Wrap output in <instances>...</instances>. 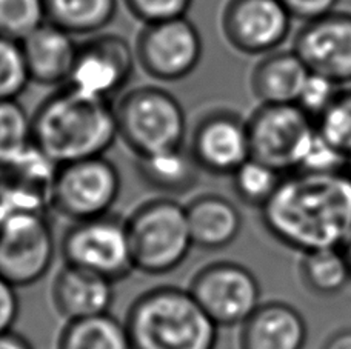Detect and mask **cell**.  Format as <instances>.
Here are the masks:
<instances>
[{"label": "cell", "instance_id": "cell-29", "mask_svg": "<svg viewBox=\"0 0 351 349\" xmlns=\"http://www.w3.org/2000/svg\"><path fill=\"white\" fill-rule=\"evenodd\" d=\"M29 83L21 42L0 36V101L19 99Z\"/></svg>", "mask_w": 351, "mask_h": 349}, {"label": "cell", "instance_id": "cell-5", "mask_svg": "<svg viewBox=\"0 0 351 349\" xmlns=\"http://www.w3.org/2000/svg\"><path fill=\"white\" fill-rule=\"evenodd\" d=\"M136 271L164 276L184 263L194 243L185 205L174 197H156L139 205L127 219Z\"/></svg>", "mask_w": 351, "mask_h": 349}, {"label": "cell", "instance_id": "cell-18", "mask_svg": "<svg viewBox=\"0 0 351 349\" xmlns=\"http://www.w3.org/2000/svg\"><path fill=\"white\" fill-rule=\"evenodd\" d=\"M306 335V322L296 308L267 302L241 325L239 349H304Z\"/></svg>", "mask_w": 351, "mask_h": 349}, {"label": "cell", "instance_id": "cell-34", "mask_svg": "<svg viewBox=\"0 0 351 349\" xmlns=\"http://www.w3.org/2000/svg\"><path fill=\"white\" fill-rule=\"evenodd\" d=\"M21 313L17 288L0 276V334L11 331Z\"/></svg>", "mask_w": 351, "mask_h": 349}, {"label": "cell", "instance_id": "cell-23", "mask_svg": "<svg viewBox=\"0 0 351 349\" xmlns=\"http://www.w3.org/2000/svg\"><path fill=\"white\" fill-rule=\"evenodd\" d=\"M58 349H133L130 335L117 317L108 314L68 320L58 339Z\"/></svg>", "mask_w": 351, "mask_h": 349}, {"label": "cell", "instance_id": "cell-36", "mask_svg": "<svg viewBox=\"0 0 351 349\" xmlns=\"http://www.w3.org/2000/svg\"><path fill=\"white\" fill-rule=\"evenodd\" d=\"M324 349H351V328L335 333L324 345Z\"/></svg>", "mask_w": 351, "mask_h": 349}, {"label": "cell", "instance_id": "cell-28", "mask_svg": "<svg viewBox=\"0 0 351 349\" xmlns=\"http://www.w3.org/2000/svg\"><path fill=\"white\" fill-rule=\"evenodd\" d=\"M316 127L325 140L351 159V90L339 91Z\"/></svg>", "mask_w": 351, "mask_h": 349}, {"label": "cell", "instance_id": "cell-10", "mask_svg": "<svg viewBox=\"0 0 351 349\" xmlns=\"http://www.w3.org/2000/svg\"><path fill=\"white\" fill-rule=\"evenodd\" d=\"M188 291L219 328L241 326L259 308V280L236 261H215L199 270Z\"/></svg>", "mask_w": 351, "mask_h": 349}, {"label": "cell", "instance_id": "cell-2", "mask_svg": "<svg viewBox=\"0 0 351 349\" xmlns=\"http://www.w3.org/2000/svg\"><path fill=\"white\" fill-rule=\"evenodd\" d=\"M31 117L34 145L58 165L105 155L119 140L114 102L68 85L43 99Z\"/></svg>", "mask_w": 351, "mask_h": 349}, {"label": "cell", "instance_id": "cell-33", "mask_svg": "<svg viewBox=\"0 0 351 349\" xmlns=\"http://www.w3.org/2000/svg\"><path fill=\"white\" fill-rule=\"evenodd\" d=\"M293 18L311 22L336 11L339 0H280Z\"/></svg>", "mask_w": 351, "mask_h": 349}, {"label": "cell", "instance_id": "cell-11", "mask_svg": "<svg viewBox=\"0 0 351 349\" xmlns=\"http://www.w3.org/2000/svg\"><path fill=\"white\" fill-rule=\"evenodd\" d=\"M54 257L56 239L47 213H21L0 225V276L17 289L45 277Z\"/></svg>", "mask_w": 351, "mask_h": 349}, {"label": "cell", "instance_id": "cell-1", "mask_svg": "<svg viewBox=\"0 0 351 349\" xmlns=\"http://www.w3.org/2000/svg\"><path fill=\"white\" fill-rule=\"evenodd\" d=\"M261 214L267 231L299 253L342 248L351 237V171L288 172Z\"/></svg>", "mask_w": 351, "mask_h": 349}, {"label": "cell", "instance_id": "cell-9", "mask_svg": "<svg viewBox=\"0 0 351 349\" xmlns=\"http://www.w3.org/2000/svg\"><path fill=\"white\" fill-rule=\"evenodd\" d=\"M137 65L159 82H180L196 71L204 55V40L190 18L145 23L134 43Z\"/></svg>", "mask_w": 351, "mask_h": 349}, {"label": "cell", "instance_id": "cell-21", "mask_svg": "<svg viewBox=\"0 0 351 349\" xmlns=\"http://www.w3.org/2000/svg\"><path fill=\"white\" fill-rule=\"evenodd\" d=\"M134 166L142 182L165 197L186 194L196 188L200 177V168L185 146L136 157Z\"/></svg>", "mask_w": 351, "mask_h": 349}, {"label": "cell", "instance_id": "cell-30", "mask_svg": "<svg viewBox=\"0 0 351 349\" xmlns=\"http://www.w3.org/2000/svg\"><path fill=\"white\" fill-rule=\"evenodd\" d=\"M351 168V159L336 149L319 134L310 143L308 149L300 159L296 168L298 172H311V174H331L348 171ZM294 172V171H293Z\"/></svg>", "mask_w": 351, "mask_h": 349}, {"label": "cell", "instance_id": "cell-17", "mask_svg": "<svg viewBox=\"0 0 351 349\" xmlns=\"http://www.w3.org/2000/svg\"><path fill=\"white\" fill-rule=\"evenodd\" d=\"M114 298V282L76 266L64 265L53 280V307L66 322L108 314Z\"/></svg>", "mask_w": 351, "mask_h": 349}, {"label": "cell", "instance_id": "cell-13", "mask_svg": "<svg viewBox=\"0 0 351 349\" xmlns=\"http://www.w3.org/2000/svg\"><path fill=\"white\" fill-rule=\"evenodd\" d=\"M293 17L280 0H228L221 16L225 40L247 55H265L287 40Z\"/></svg>", "mask_w": 351, "mask_h": 349}, {"label": "cell", "instance_id": "cell-7", "mask_svg": "<svg viewBox=\"0 0 351 349\" xmlns=\"http://www.w3.org/2000/svg\"><path fill=\"white\" fill-rule=\"evenodd\" d=\"M59 248L65 265L94 272L114 283L136 271L127 219L112 213L73 222L62 235Z\"/></svg>", "mask_w": 351, "mask_h": 349}, {"label": "cell", "instance_id": "cell-25", "mask_svg": "<svg viewBox=\"0 0 351 349\" xmlns=\"http://www.w3.org/2000/svg\"><path fill=\"white\" fill-rule=\"evenodd\" d=\"M33 145V117L19 99L0 101V171L21 160Z\"/></svg>", "mask_w": 351, "mask_h": 349}, {"label": "cell", "instance_id": "cell-24", "mask_svg": "<svg viewBox=\"0 0 351 349\" xmlns=\"http://www.w3.org/2000/svg\"><path fill=\"white\" fill-rule=\"evenodd\" d=\"M300 277L317 296H336L351 282V270L342 248H324L302 254Z\"/></svg>", "mask_w": 351, "mask_h": 349}, {"label": "cell", "instance_id": "cell-31", "mask_svg": "<svg viewBox=\"0 0 351 349\" xmlns=\"http://www.w3.org/2000/svg\"><path fill=\"white\" fill-rule=\"evenodd\" d=\"M339 91L341 85L336 83L335 80L310 71L296 103L316 122L327 111L330 105L335 102Z\"/></svg>", "mask_w": 351, "mask_h": 349}, {"label": "cell", "instance_id": "cell-12", "mask_svg": "<svg viewBox=\"0 0 351 349\" xmlns=\"http://www.w3.org/2000/svg\"><path fill=\"white\" fill-rule=\"evenodd\" d=\"M134 47L116 33H97L79 43L68 86L84 94L114 101L128 85L136 66Z\"/></svg>", "mask_w": 351, "mask_h": 349}, {"label": "cell", "instance_id": "cell-27", "mask_svg": "<svg viewBox=\"0 0 351 349\" xmlns=\"http://www.w3.org/2000/svg\"><path fill=\"white\" fill-rule=\"evenodd\" d=\"M45 22L43 0H0V36L22 42Z\"/></svg>", "mask_w": 351, "mask_h": 349}, {"label": "cell", "instance_id": "cell-15", "mask_svg": "<svg viewBox=\"0 0 351 349\" xmlns=\"http://www.w3.org/2000/svg\"><path fill=\"white\" fill-rule=\"evenodd\" d=\"M293 51L310 71L336 83L351 82V14L333 11L304 23L293 42Z\"/></svg>", "mask_w": 351, "mask_h": 349}, {"label": "cell", "instance_id": "cell-3", "mask_svg": "<svg viewBox=\"0 0 351 349\" xmlns=\"http://www.w3.org/2000/svg\"><path fill=\"white\" fill-rule=\"evenodd\" d=\"M125 326L133 349H216L219 341V326L191 292L171 285L142 292Z\"/></svg>", "mask_w": 351, "mask_h": 349}, {"label": "cell", "instance_id": "cell-37", "mask_svg": "<svg viewBox=\"0 0 351 349\" xmlns=\"http://www.w3.org/2000/svg\"><path fill=\"white\" fill-rule=\"evenodd\" d=\"M342 251H343V254H346L347 261H348V265H350V270H351V237L346 242V245L342 246Z\"/></svg>", "mask_w": 351, "mask_h": 349}, {"label": "cell", "instance_id": "cell-20", "mask_svg": "<svg viewBox=\"0 0 351 349\" xmlns=\"http://www.w3.org/2000/svg\"><path fill=\"white\" fill-rule=\"evenodd\" d=\"M310 70L293 51H273L253 68L250 86L261 103H296Z\"/></svg>", "mask_w": 351, "mask_h": 349}, {"label": "cell", "instance_id": "cell-14", "mask_svg": "<svg viewBox=\"0 0 351 349\" xmlns=\"http://www.w3.org/2000/svg\"><path fill=\"white\" fill-rule=\"evenodd\" d=\"M188 149L200 171L231 176L252 157L248 123L231 109H211L197 120Z\"/></svg>", "mask_w": 351, "mask_h": 349}, {"label": "cell", "instance_id": "cell-16", "mask_svg": "<svg viewBox=\"0 0 351 349\" xmlns=\"http://www.w3.org/2000/svg\"><path fill=\"white\" fill-rule=\"evenodd\" d=\"M21 45L31 82L56 88L68 83L79 51L76 36L45 22Z\"/></svg>", "mask_w": 351, "mask_h": 349}, {"label": "cell", "instance_id": "cell-22", "mask_svg": "<svg viewBox=\"0 0 351 349\" xmlns=\"http://www.w3.org/2000/svg\"><path fill=\"white\" fill-rule=\"evenodd\" d=\"M47 22L73 36H93L116 18L119 0H43Z\"/></svg>", "mask_w": 351, "mask_h": 349}, {"label": "cell", "instance_id": "cell-19", "mask_svg": "<svg viewBox=\"0 0 351 349\" xmlns=\"http://www.w3.org/2000/svg\"><path fill=\"white\" fill-rule=\"evenodd\" d=\"M188 227L194 246L217 251L236 242L243 219L239 208L219 194H200L185 205Z\"/></svg>", "mask_w": 351, "mask_h": 349}, {"label": "cell", "instance_id": "cell-26", "mask_svg": "<svg viewBox=\"0 0 351 349\" xmlns=\"http://www.w3.org/2000/svg\"><path fill=\"white\" fill-rule=\"evenodd\" d=\"M284 176L273 166L250 157L230 176L231 188L243 205L261 209L273 197Z\"/></svg>", "mask_w": 351, "mask_h": 349}, {"label": "cell", "instance_id": "cell-8", "mask_svg": "<svg viewBox=\"0 0 351 349\" xmlns=\"http://www.w3.org/2000/svg\"><path fill=\"white\" fill-rule=\"evenodd\" d=\"M247 123L252 157L284 174L296 171L317 133L298 103H261Z\"/></svg>", "mask_w": 351, "mask_h": 349}, {"label": "cell", "instance_id": "cell-4", "mask_svg": "<svg viewBox=\"0 0 351 349\" xmlns=\"http://www.w3.org/2000/svg\"><path fill=\"white\" fill-rule=\"evenodd\" d=\"M114 107L119 139L136 157L185 146L186 114L170 91L154 85L137 86L123 92Z\"/></svg>", "mask_w": 351, "mask_h": 349}, {"label": "cell", "instance_id": "cell-32", "mask_svg": "<svg viewBox=\"0 0 351 349\" xmlns=\"http://www.w3.org/2000/svg\"><path fill=\"white\" fill-rule=\"evenodd\" d=\"M194 0H123L125 8L136 21L145 23L185 17Z\"/></svg>", "mask_w": 351, "mask_h": 349}, {"label": "cell", "instance_id": "cell-6", "mask_svg": "<svg viewBox=\"0 0 351 349\" xmlns=\"http://www.w3.org/2000/svg\"><path fill=\"white\" fill-rule=\"evenodd\" d=\"M122 191L116 164L105 155L59 165L56 170L49 208L71 222L110 214Z\"/></svg>", "mask_w": 351, "mask_h": 349}, {"label": "cell", "instance_id": "cell-35", "mask_svg": "<svg viewBox=\"0 0 351 349\" xmlns=\"http://www.w3.org/2000/svg\"><path fill=\"white\" fill-rule=\"evenodd\" d=\"M0 349H34L31 341L14 329L0 334Z\"/></svg>", "mask_w": 351, "mask_h": 349}]
</instances>
